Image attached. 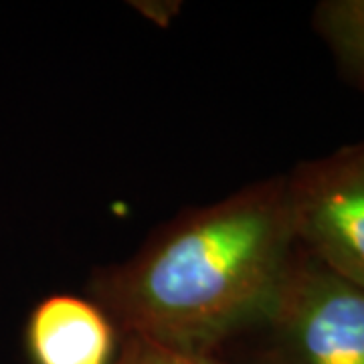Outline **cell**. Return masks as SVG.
Here are the masks:
<instances>
[{
	"label": "cell",
	"mask_w": 364,
	"mask_h": 364,
	"mask_svg": "<svg viewBox=\"0 0 364 364\" xmlns=\"http://www.w3.org/2000/svg\"><path fill=\"white\" fill-rule=\"evenodd\" d=\"M296 249L286 176L272 178L166 225L97 273L91 299L124 336L213 354L259 328Z\"/></svg>",
	"instance_id": "6da1fadb"
},
{
	"label": "cell",
	"mask_w": 364,
	"mask_h": 364,
	"mask_svg": "<svg viewBox=\"0 0 364 364\" xmlns=\"http://www.w3.org/2000/svg\"><path fill=\"white\" fill-rule=\"evenodd\" d=\"M257 330L265 364H364V289L298 247Z\"/></svg>",
	"instance_id": "7a4b0ae2"
},
{
	"label": "cell",
	"mask_w": 364,
	"mask_h": 364,
	"mask_svg": "<svg viewBox=\"0 0 364 364\" xmlns=\"http://www.w3.org/2000/svg\"><path fill=\"white\" fill-rule=\"evenodd\" d=\"M286 193L296 245L364 289V142L304 162Z\"/></svg>",
	"instance_id": "3957f363"
},
{
	"label": "cell",
	"mask_w": 364,
	"mask_h": 364,
	"mask_svg": "<svg viewBox=\"0 0 364 364\" xmlns=\"http://www.w3.org/2000/svg\"><path fill=\"white\" fill-rule=\"evenodd\" d=\"M116 332L93 299L53 294L41 299L26 320V354L31 364H112Z\"/></svg>",
	"instance_id": "277c9868"
},
{
	"label": "cell",
	"mask_w": 364,
	"mask_h": 364,
	"mask_svg": "<svg viewBox=\"0 0 364 364\" xmlns=\"http://www.w3.org/2000/svg\"><path fill=\"white\" fill-rule=\"evenodd\" d=\"M316 28L364 90V0H330L316 11Z\"/></svg>",
	"instance_id": "5b68a950"
},
{
	"label": "cell",
	"mask_w": 364,
	"mask_h": 364,
	"mask_svg": "<svg viewBox=\"0 0 364 364\" xmlns=\"http://www.w3.org/2000/svg\"><path fill=\"white\" fill-rule=\"evenodd\" d=\"M112 364H221L215 360V354H196L178 350L154 340L140 336H124Z\"/></svg>",
	"instance_id": "8992f818"
}]
</instances>
